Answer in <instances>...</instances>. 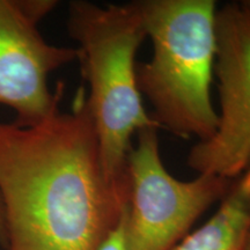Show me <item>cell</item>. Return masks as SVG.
I'll return each mask as SVG.
<instances>
[{
    "label": "cell",
    "mask_w": 250,
    "mask_h": 250,
    "mask_svg": "<svg viewBox=\"0 0 250 250\" xmlns=\"http://www.w3.org/2000/svg\"><path fill=\"white\" fill-rule=\"evenodd\" d=\"M0 195L5 250H99L129 203L130 187L102 165L87 90L70 111L41 123L0 122Z\"/></svg>",
    "instance_id": "1"
},
{
    "label": "cell",
    "mask_w": 250,
    "mask_h": 250,
    "mask_svg": "<svg viewBox=\"0 0 250 250\" xmlns=\"http://www.w3.org/2000/svg\"><path fill=\"white\" fill-rule=\"evenodd\" d=\"M67 30L78 43L77 61L88 86L103 168L111 182L130 187L131 137L145 127H159L144 108L137 85L136 55L147 37L139 1L103 7L74 0L68 5Z\"/></svg>",
    "instance_id": "2"
},
{
    "label": "cell",
    "mask_w": 250,
    "mask_h": 250,
    "mask_svg": "<svg viewBox=\"0 0 250 250\" xmlns=\"http://www.w3.org/2000/svg\"><path fill=\"white\" fill-rule=\"evenodd\" d=\"M153 56L137 64V85L159 129L204 142L218 114L211 102L217 56L214 0H139Z\"/></svg>",
    "instance_id": "3"
},
{
    "label": "cell",
    "mask_w": 250,
    "mask_h": 250,
    "mask_svg": "<svg viewBox=\"0 0 250 250\" xmlns=\"http://www.w3.org/2000/svg\"><path fill=\"white\" fill-rule=\"evenodd\" d=\"M158 130L138 131L137 144L127 153V250H171L235 181L208 174L192 181L175 179L162 162Z\"/></svg>",
    "instance_id": "4"
},
{
    "label": "cell",
    "mask_w": 250,
    "mask_h": 250,
    "mask_svg": "<svg viewBox=\"0 0 250 250\" xmlns=\"http://www.w3.org/2000/svg\"><path fill=\"white\" fill-rule=\"evenodd\" d=\"M55 0H0V104L12 108L20 126H31L59 109L64 83L55 92L50 73L76 61V48L49 44L40 21L57 6Z\"/></svg>",
    "instance_id": "5"
},
{
    "label": "cell",
    "mask_w": 250,
    "mask_h": 250,
    "mask_svg": "<svg viewBox=\"0 0 250 250\" xmlns=\"http://www.w3.org/2000/svg\"><path fill=\"white\" fill-rule=\"evenodd\" d=\"M215 35L218 126L190 149L187 162L198 174L234 181L250 169V18L241 2L218 9Z\"/></svg>",
    "instance_id": "6"
},
{
    "label": "cell",
    "mask_w": 250,
    "mask_h": 250,
    "mask_svg": "<svg viewBox=\"0 0 250 250\" xmlns=\"http://www.w3.org/2000/svg\"><path fill=\"white\" fill-rule=\"evenodd\" d=\"M218 211L171 250H240L250 226V169L234 181Z\"/></svg>",
    "instance_id": "7"
},
{
    "label": "cell",
    "mask_w": 250,
    "mask_h": 250,
    "mask_svg": "<svg viewBox=\"0 0 250 250\" xmlns=\"http://www.w3.org/2000/svg\"><path fill=\"white\" fill-rule=\"evenodd\" d=\"M126 214L127 205L121 220L118 221L116 227L109 233L107 239L103 241L99 250H127L126 242Z\"/></svg>",
    "instance_id": "8"
},
{
    "label": "cell",
    "mask_w": 250,
    "mask_h": 250,
    "mask_svg": "<svg viewBox=\"0 0 250 250\" xmlns=\"http://www.w3.org/2000/svg\"><path fill=\"white\" fill-rule=\"evenodd\" d=\"M6 239H7V230H6V212L5 205L2 202L1 195H0V245L2 248L6 246Z\"/></svg>",
    "instance_id": "9"
},
{
    "label": "cell",
    "mask_w": 250,
    "mask_h": 250,
    "mask_svg": "<svg viewBox=\"0 0 250 250\" xmlns=\"http://www.w3.org/2000/svg\"><path fill=\"white\" fill-rule=\"evenodd\" d=\"M240 250H250V226L248 228V232H247L246 239L243 241V245Z\"/></svg>",
    "instance_id": "10"
},
{
    "label": "cell",
    "mask_w": 250,
    "mask_h": 250,
    "mask_svg": "<svg viewBox=\"0 0 250 250\" xmlns=\"http://www.w3.org/2000/svg\"><path fill=\"white\" fill-rule=\"evenodd\" d=\"M240 2H241L242 7L246 9V12L248 13L250 18V0H243V1H240Z\"/></svg>",
    "instance_id": "11"
}]
</instances>
